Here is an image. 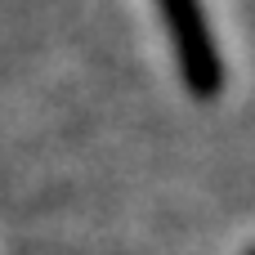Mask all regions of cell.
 <instances>
[{
  "mask_svg": "<svg viewBox=\"0 0 255 255\" xmlns=\"http://www.w3.org/2000/svg\"><path fill=\"white\" fill-rule=\"evenodd\" d=\"M157 9H161V27H166L184 90L193 99H220L224 94V58H220V45H215L202 0H157Z\"/></svg>",
  "mask_w": 255,
  "mask_h": 255,
  "instance_id": "1",
  "label": "cell"
}]
</instances>
